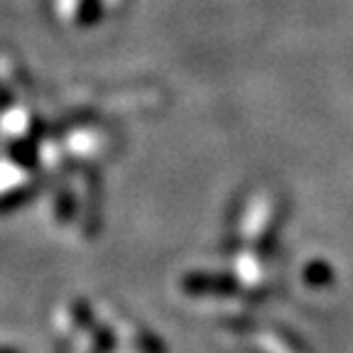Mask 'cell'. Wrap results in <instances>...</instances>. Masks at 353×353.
<instances>
[{
  "mask_svg": "<svg viewBox=\"0 0 353 353\" xmlns=\"http://www.w3.org/2000/svg\"><path fill=\"white\" fill-rule=\"evenodd\" d=\"M0 353H17V351H12V348H0Z\"/></svg>",
  "mask_w": 353,
  "mask_h": 353,
  "instance_id": "6da1fadb",
  "label": "cell"
}]
</instances>
